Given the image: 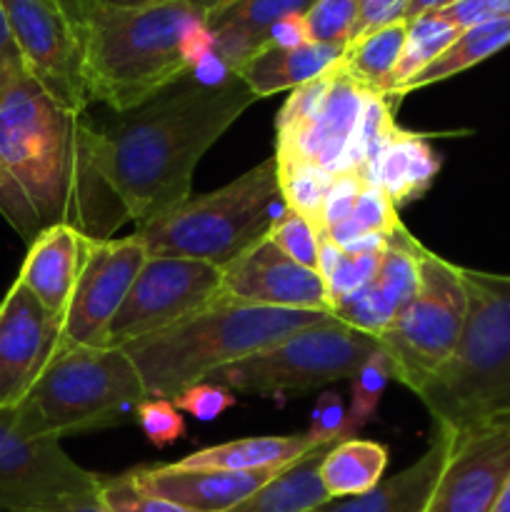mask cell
Wrapping results in <instances>:
<instances>
[{
	"label": "cell",
	"instance_id": "6da1fadb",
	"mask_svg": "<svg viewBox=\"0 0 510 512\" xmlns=\"http://www.w3.org/2000/svg\"><path fill=\"white\" fill-rule=\"evenodd\" d=\"M0 215L28 245L55 225L108 240L128 223L103 170L100 130L33 75L0 103Z\"/></svg>",
	"mask_w": 510,
	"mask_h": 512
},
{
	"label": "cell",
	"instance_id": "7a4b0ae2",
	"mask_svg": "<svg viewBox=\"0 0 510 512\" xmlns=\"http://www.w3.org/2000/svg\"><path fill=\"white\" fill-rule=\"evenodd\" d=\"M255 100L238 73L215 85L188 73L105 125L103 170L128 220L140 228L185 203L200 158Z\"/></svg>",
	"mask_w": 510,
	"mask_h": 512
},
{
	"label": "cell",
	"instance_id": "3957f363",
	"mask_svg": "<svg viewBox=\"0 0 510 512\" xmlns=\"http://www.w3.org/2000/svg\"><path fill=\"white\" fill-rule=\"evenodd\" d=\"M83 35L88 98L128 113L178 83L215 50L205 15L190 0L113 8L68 0Z\"/></svg>",
	"mask_w": 510,
	"mask_h": 512
},
{
	"label": "cell",
	"instance_id": "277c9868",
	"mask_svg": "<svg viewBox=\"0 0 510 512\" xmlns=\"http://www.w3.org/2000/svg\"><path fill=\"white\" fill-rule=\"evenodd\" d=\"M328 318V313L270 308L220 295L188 318L128 343L123 350L148 395L173 400L190 385L213 378L225 365Z\"/></svg>",
	"mask_w": 510,
	"mask_h": 512
},
{
	"label": "cell",
	"instance_id": "5b68a950",
	"mask_svg": "<svg viewBox=\"0 0 510 512\" xmlns=\"http://www.w3.org/2000/svg\"><path fill=\"white\" fill-rule=\"evenodd\" d=\"M468 315L453 358L418 390L433 428L460 435L510 420V275L463 268Z\"/></svg>",
	"mask_w": 510,
	"mask_h": 512
},
{
	"label": "cell",
	"instance_id": "8992f818",
	"mask_svg": "<svg viewBox=\"0 0 510 512\" xmlns=\"http://www.w3.org/2000/svg\"><path fill=\"white\" fill-rule=\"evenodd\" d=\"M145 398L148 390L123 348H65L13 408L15 430L28 440H60L113 428L135 420Z\"/></svg>",
	"mask_w": 510,
	"mask_h": 512
},
{
	"label": "cell",
	"instance_id": "52a82bcc",
	"mask_svg": "<svg viewBox=\"0 0 510 512\" xmlns=\"http://www.w3.org/2000/svg\"><path fill=\"white\" fill-rule=\"evenodd\" d=\"M285 210L278 160L270 155L215 193L188 198L153 223L140 225L135 235L148 255H175L223 268L268 238Z\"/></svg>",
	"mask_w": 510,
	"mask_h": 512
},
{
	"label": "cell",
	"instance_id": "ba28073f",
	"mask_svg": "<svg viewBox=\"0 0 510 512\" xmlns=\"http://www.w3.org/2000/svg\"><path fill=\"white\" fill-rule=\"evenodd\" d=\"M378 350V338L330 315L323 323L298 330L238 363L225 365L210 380L225 385L235 395L308 393L350 380Z\"/></svg>",
	"mask_w": 510,
	"mask_h": 512
},
{
	"label": "cell",
	"instance_id": "9c48e42d",
	"mask_svg": "<svg viewBox=\"0 0 510 512\" xmlns=\"http://www.w3.org/2000/svg\"><path fill=\"white\" fill-rule=\"evenodd\" d=\"M465 315L463 268L425 248L418 293L378 335L380 348L393 363V378L418 393L453 358L463 338Z\"/></svg>",
	"mask_w": 510,
	"mask_h": 512
},
{
	"label": "cell",
	"instance_id": "30bf717a",
	"mask_svg": "<svg viewBox=\"0 0 510 512\" xmlns=\"http://www.w3.org/2000/svg\"><path fill=\"white\" fill-rule=\"evenodd\" d=\"M223 268L203 260L148 255L128 298L105 330L103 345L125 348L220 298Z\"/></svg>",
	"mask_w": 510,
	"mask_h": 512
},
{
	"label": "cell",
	"instance_id": "8fae6325",
	"mask_svg": "<svg viewBox=\"0 0 510 512\" xmlns=\"http://www.w3.org/2000/svg\"><path fill=\"white\" fill-rule=\"evenodd\" d=\"M30 75L50 98L70 110H85L83 35L68 0H0Z\"/></svg>",
	"mask_w": 510,
	"mask_h": 512
},
{
	"label": "cell",
	"instance_id": "7c38bea8",
	"mask_svg": "<svg viewBox=\"0 0 510 512\" xmlns=\"http://www.w3.org/2000/svg\"><path fill=\"white\" fill-rule=\"evenodd\" d=\"M145 260L148 250L135 233L95 240L63 313V350L103 345L105 330L128 298Z\"/></svg>",
	"mask_w": 510,
	"mask_h": 512
},
{
	"label": "cell",
	"instance_id": "4fadbf2b",
	"mask_svg": "<svg viewBox=\"0 0 510 512\" xmlns=\"http://www.w3.org/2000/svg\"><path fill=\"white\" fill-rule=\"evenodd\" d=\"M103 475L80 468L58 440H28L0 408V505H35L98 493Z\"/></svg>",
	"mask_w": 510,
	"mask_h": 512
},
{
	"label": "cell",
	"instance_id": "5bb4252c",
	"mask_svg": "<svg viewBox=\"0 0 510 512\" xmlns=\"http://www.w3.org/2000/svg\"><path fill=\"white\" fill-rule=\"evenodd\" d=\"M60 350L63 315L15 280L0 303V408H18Z\"/></svg>",
	"mask_w": 510,
	"mask_h": 512
},
{
	"label": "cell",
	"instance_id": "9a60e30c",
	"mask_svg": "<svg viewBox=\"0 0 510 512\" xmlns=\"http://www.w3.org/2000/svg\"><path fill=\"white\" fill-rule=\"evenodd\" d=\"M510 478V420L453 435L425 512H493Z\"/></svg>",
	"mask_w": 510,
	"mask_h": 512
},
{
	"label": "cell",
	"instance_id": "2e32d148",
	"mask_svg": "<svg viewBox=\"0 0 510 512\" xmlns=\"http://www.w3.org/2000/svg\"><path fill=\"white\" fill-rule=\"evenodd\" d=\"M220 295L253 305L333 315L323 275L295 263L270 238L258 240L243 255L223 265Z\"/></svg>",
	"mask_w": 510,
	"mask_h": 512
},
{
	"label": "cell",
	"instance_id": "e0dca14e",
	"mask_svg": "<svg viewBox=\"0 0 510 512\" xmlns=\"http://www.w3.org/2000/svg\"><path fill=\"white\" fill-rule=\"evenodd\" d=\"M368 90L360 88L343 68L333 65V80L320 108L305 123L275 133L278 163H310L325 173H343L350 145L363 115Z\"/></svg>",
	"mask_w": 510,
	"mask_h": 512
},
{
	"label": "cell",
	"instance_id": "ac0fdd59",
	"mask_svg": "<svg viewBox=\"0 0 510 512\" xmlns=\"http://www.w3.org/2000/svg\"><path fill=\"white\" fill-rule=\"evenodd\" d=\"M285 468L288 465L263 470H213L178 468L168 463L135 468L133 475L148 493L173 500L193 512H228Z\"/></svg>",
	"mask_w": 510,
	"mask_h": 512
},
{
	"label": "cell",
	"instance_id": "d6986e66",
	"mask_svg": "<svg viewBox=\"0 0 510 512\" xmlns=\"http://www.w3.org/2000/svg\"><path fill=\"white\" fill-rule=\"evenodd\" d=\"M93 243L95 238L70 225H55L28 245L18 280L45 308L63 315Z\"/></svg>",
	"mask_w": 510,
	"mask_h": 512
},
{
	"label": "cell",
	"instance_id": "ffe728a7",
	"mask_svg": "<svg viewBox=\"0 0 510 512\" xmlns=\"http://www.w3.org/2000/svg\"><path fill=\"white\" fill-rule=\"evenodd\" d=\"M450 448H453V435L435 430L428 450L413 465L400 470L393 478H383L368 493L330 500L315 512H425L440 473L448 463Z\"/></svg>",
	"mask_w": 510,
	"mask_h": 512
},
{
	"label": "cell",
	"instance_id": "44dd1931",
	"mask_svg": "<svg viewBox=\"0 0 510 512\" xmlns=\"http://www.w3.org/2000/svg\"><path fill=\"white\" fill-rule=\"evenodd\" d=\"M313 5L315 0H233L225 8L205 15V20L218 55L238 70V65L268 40L270 30L280 20L305 15Z\"/></svg>",
	"mask_w": 510,
	"mask_h": 512
},
{
	"label": "cell",
	"instance_id": "7402d4cb",
	"mask_svg": "<svg viewBox=\"0 0 510 512\" xmlns=\"http://www.w3.org/2000/svg\"><path fill=\"white\" fill-rule=\"evenodd\" d=\"M345 48L323 43H303L285 48V45H260L248 60L238 65V78L253 90L255 98H270L283 90L300 88L308 80L318 78L343 58Z\"/></svg>",
	"mask_w": 510,
	"mask_h": 512
},
{
	"label": "cell",
	"instance_id": "603a6c76",
	"mask_svg": "<svg viewBox=\"0 0 510 512\" xmlns=\"http://www.w3.org/2000/svg\"><path fill=\"white\" fill-rule=\"evenodd\" d=\"M438 173L440 155L433 150L428 135L398 125L380 155L375 185H380L395 208H400L428 193Z\"/></svg>",
	"mask_w": 510,
	"mask_h": 512
},
{
	"label": "cell",
	"instance_id": "cb8c5ba5",
	"mask_svg": "<svg viewBox=\"0 0 510 512\" xmlns=\"http://www.w3.org/2000/svg\"><path fill=\"white\" fill-rule=\"evenodd\" d=\"M320 448L308 433L295 435H260V438H240L223 445H210L193 455L180 458L178 468H213V470H263L283 468L295 463L310 450Z\"/></svg>",
	"mask_w": 510,
	"mask_h": 512
},
{
	"label": "cell",
	"instance_id": "d4e9b609",
	"mask_svg": "<svg viewBox=\"0 0 510 512\" xmlns=\"http://www.w3.org/2000/svg\"><path fill=\"white\" fill-rule=\"evenodd\" d=\"M333 445L310 450L228 512H315L323 508L333 498L320 478V463Z\"/></svg>",
	"mask_w": 510,
	"mask_h": 512
},
{
	"label": "cell",
	"instance_id": "484cf974",
	"mask_svg": "<svg viewBox=\"0 0 510 512\" xmlns=\"http://www.w3.org/2000/svg\"><path fill=\"white\" fill-rule=\"evenodd\" d=\"M388 445L378 440L348 438L335 443L320 463V478L333 500L355 498L383 480L388 468Z\"/></svg>",
	"mask_w": 510,
	"mask_h": 512
},
{
	"label": "cell",
	"instance_id": "4316f807",
	"mask_svg": "<svg viewBox=\"0 0 510 512\" xmlns=\"http://www.w3.org/2000/svg\"><path fill=\"white\" fill-rule=\"evenodd\" d=\"M408 20L383 25V28L365 33L348 43L340 68L368 93L390 95L395 83V68L403 55Z\"/></svg>",
	"mask_w": 510,
	"mask_h": 512
},
{
	"label": "cell",
	"instance_id": "83f0119b",
	"mask_svg": "<svg viewBox=\"0 0 510 512\" xmlns=\"http://www.w3.org/2000/svg\"><path fill=\"white\" fill-rule=\"evenodd\" d=\"M508 45H510V18H495V20H488V23L473 25V28L463 30V33L455 38V43L450 45L445 53H440L428 68L420 70V73L415 75V78H410L403 88L395 90L393 98L400 100L403 95L413 93V90L428 88V85L455 78L458 73L483 63V60H488L490 55L500 53V50L508 48Z\"/></svg>",
	"mask_w": 510,
	"mask_h": 512
},
{
	"label": "cell",
	"instance_id": "f1b7e54d",
	"mask_svg": "<svg viewBox=\"0 0 510 512\" xmlns=\"http://www.w3.org/2000/svg\"><path fill=\"white\" fill-rule=\"evenodd\" d=\"M423 250V245L408 233L405 225H400L388 238L383 258H380V268L373 278V288L383 295V300L395 310V315L418 293Z\"/></svg>",
	"mask_w": 510,
	"mask_h": 512
},
{
	"label": "cell",
	"instance_id": "f546056e",
	"mask_svg": "<svg viewBox=\"0 0 510 512\" xmlns=\"http://www.w3.org/2000/svg\"><path fill=\"white\" fill-rule=\"evenodd\" d=\"M460 33H463V30H458L453 23L440 18L438 13H425L408 20V35H405L400 63L398 68H395V83L390 98L395 95V90L403 88V85L408 83L410 78H415L420 70L428 68L440 53H445V50L455 43V38H458Z\"/></svg>",
	"mask_w": 510,
	"mask_h": 512
},
{
	"label": "cell",
	"instance_id": "4dcf8cb0",
	"mask_svg": "<svg viewBox=\"0 0 510 512\" xmlns=\"http://www.w3.org/2000/svg\"><path fill=\"white\" fill-rule=\"evenodd\" d=\"M380 258L383 253H345L328 238V233H320L318 273L328 285L330 303H338L345 295L373 283Z\"/></svg>",
	"mask_w": 510,
	"mask_h": 512
},
{
	"label": "cell",
	"instance_id": "1f68e13d",
	"mask_svg": "<svg viewBox=\"0 0 510 512\" xmlns=\"http://www.w3.org/2000/svg\"><path fill=\"white\" fill-rule=\"evenodd\" d=\"M278 175L285 205L308 218L323 233L325 198H328L333 175L310 163H278Z\"/></svg>",
	"mask_w": 510,
	"mask_h": 512
},
{
	"label": "cell",
	"instance_id": "d6a6232c",
	"mask_svg": "<svg viewBox=\"0 0 510 512\" xmlns=\"http://www.w3.org/2000/svg\"><path fill=\"white\" fill-rule=\"evenodd\" d=\"M390 380H395L393 363H390V358L385 355L383 348L375 355H370V358L360 365L358 373L350 378V405L348 418H345V433H348V438H355L358 430L375 418L380 398H383Z\"/></svg>",
	"mask_w": 510,
	"mask_h": 512
},
{
	"label": "cell",
	"instance_id": "836d02e7",
	"mask_svg": "<svg viewBox=\"0 0 510 512\" xmlns=\"http://www.w3.org/2000/svg\"><path fill=\"white\" fill-rule=\"evenodd\" d=\"M98 500L105 512H193L183 505L165 500L160 495L148 493L143 485L135 480L133 470L110 478H100Z\"/></svg>",
	"mask_w": 510,
	"mask_h": 512
},
{
	"label": "cell",
	"instance_id": "e575fe53",
	"mask_svg": "<svg viewBox=\"0 0 510 512\" xmlns=\"http://www.w3.org/2000/svg\"><path fill=\"white\" fill-rule=\"evenodd\" d=\"M360 0H315L313 8L303 15L305 30L313 43L348 48L358 23Z\"/></svg>",
	"mask_w": 510,
	"mask_h": 512
},
{
	"label": "cell",
	"instance_id": "d590c367",
	"mask_svg": "<svg viewBox=\"0 0 510 512\" xmlns=\"http://www.w3.org/2000/svg\"><path fill=\"white\" fill-rule=\"evenodd\" d=\"M333 315L338 320H343L345 325H350V328L378 338V335L393 323L395 310L385 303L383 295H380L378 290L373 288V283H370L365 285V288L340 298L338 303H333Z\"/></svg>",
	"mask_w": 510,
	"mask_h": 512
},
{
	"label": "cell",
	"instance_id": "8d00e7d4",
	"mask_svg": "<svg viewBox=\"0 0 510 512\" xmlns=\"http://www.w3.org/2000/svg\"><path fill=\"white\" fill-rule=\"evenodd\" d=\"M268 238L273 240V243L288 255V258H293L295 263L318 270L320 230L315 228L308 218H303V215L288 208L283 215H280L278 223L273 225Z\"/></svg>",
	"mask_w": 510,
	"mask_h": 512
},
{
	"label": "cell",
	"instance_id": "74e56055",
	"mask_svg": "<svg viewBox=\"0 0 510 512\" xmlns=\"http://www.w3.org/2000/svg\"><path fill=\"white\" fill-rule=\"evenodd\" d=\"M135 420H138L140 430L148 438V443H153L155 448H168V445L185 438V418L178 410V405L170 398L148 395L138 405Z\"/></svg>",
	"mask_w": 510,
	"mask_h": 512
},
{
	"label": "cell",
	"instance_id": "f35d334b",
	"mask_svg": "<svg viewBox=\"0 0 510 512\" xmlns=\"http://www.w3.org/2000/svg\"><path fill=\"white\" fill-rule=\"evenodd\" d=\"M353 220L360 225L363 233H380V235H393L400 228L398 208L393 200L388 198L380 185H363L358 200L353 208Z\"/></svg>",
	"mask_w": 510,
	"mask_h": 512
},
{
	"label": "cell",
	"instance_id": "ab89813d",
	"mask_svg": "<svg viewBox=\"0 0 510 512\" xmlns=\"http://www.w3.org/2000/svg\"><path fill=\"white\" fill-rule=\"evenodd\" d=\"M173 403L178 405L180 413H188L193 415L195 420L208 423V420H215L220 418V415L228 413V410L238 403V398H235L233 390L225 388V385L208 383V380H205V383L190 385L183 393L175 395Z\"/></svg>",
	"mask_w": 510,
	"mask_h": 512
},
{
	"label": "cell",
	"instance_id": "60d3db41",
	"mask_svg": "<svg viewBox=\"0 0 510 512\" xmlns=\"http://www.w3.org/2000/svg\"><path fill=\"white\" fill-rule=\"evenodd\" d=\"M345 418H348V405L338 390H323L313 408L310 428L305 433L320 445H333L340 440H348L345 433Z\"/></svg>",
	"mask_w": 510,
	"mask_h": 512
},
{
	"label": "cell",
	"instance_id": "b9f144b4",
	"mask_svg": "<svg viewBox=\"0 0 510 512\" xmlns=\"http://www.w3.org/2000/svg\"><path fill=\"white\" fill-rule=\"evenodd\" d=\"M30 75L28 63H25V55L20 50L18 40H15L13 28L8 23V15H5L3 5H0V103L5 100V95L15 88L18 83H23Z\"/></svg>",
	"mask_w": 510,
	"mask_h": 512
},
{
	"label": "cell",
	"instance_id": "7bdbcfd3",
	"mask_svg": "<svg viewBox=\"0 0 510 512\" xmlns=\"http://www.w3.org/2000/svg\"><path fill=\"white\" fill-rule=\"evenodd\" d=\"M363 178L358 173H335L330 180L328 198H325V210H323V223L325 230L330 225L340 223V220L350 218L355 208V200H358L360 190H363Z\"/></svg>",
	"mask_w": 510,
	"mask_h": 512
},
{
	"label": "cell",
	"instance_id": "ee69618b",
	"mask_svg": "<svg viewBox=\"0 0 510 512\" xmlns=\"http://www.w3.org/2000/svg\"><path fill=\"white\" fill-rule=\"evenodd\" d=\"M408 5L410 0H360L358 23H355L353 40L365 33H373V30L383 28V25L405 20ZM353 40H350V43H353Z\"/></svg>",
	"mask_w": 510,
	"mask_h": 512
},
{
	"label": "cell",
	"instance_id": "f6af8a7d",
	"mask_svg": "<svg viewBox=\"0 0 510 512\" xmlns=\"http://www.w3.org/2000/svg\"><path fill=\"white\" fill-rule=\"evenodd\" d=\"M0 512H105V508L100 505L98 493H95V495H83V498L53 500V503L0 505Z\"/></svg>",
	"mask_w": 510,
	"mask_h": 512
},
{
	"label": "cell",
	"instance_id": "bcb514c9",
	"mask_svg": "<svg viewBox=\"0 0 510 512\" xmlns=\"http://www.w3.org/2000/svg\"><path fill=\"white\" fill-rule=\"evenodd\" d=\"M478 8L483 20L510 18V0H478Z\"/></svg>",
	"mask_w": 510,
	"mask_h": 512
},
{
	"label": "cell",
	"instance_id": "7dc6e473",
	"mask_svg": "<svg viewBox=\"0 0 510 512\" xmlns=\"http://www.w3.org/2000/svg\"><path fill=\"white\" fill-rule=\"evenodd\" d=\"M450 3H455V0H410L405 20H413V18H418V15L433 13V10L445 8V5H450Z\"/></svg>",
	"mask_w": 510,
	"mask_h": 512
},
{
	"label": "cell",
	"instance_id": "c3c4849f",
	"mask_svg": "<svg viewBox=\"0 0 510 512\" xmlns=\"http://www.w3.org/2000/svg\"><path fill=\"white\" fill-rule=\"evenodd\" d=\"M100 5H113V8H148V5L173 3V0H93Z\"/></svg>",
	"mask_w": 510,
	"mask_h": 512
},
{
	"label": "cell",
	"instance_id": "681fc988",
	"mask_svg": "<svg viewBox=\"0 0 510 512\" xmlns=\"http://www.w3.org/2000/svg\"><path fill=\"white\" fill-rule=\"evenodd\" d=\"M190 3H193L195 8H198L203 15H210V13H215V10H220V8H225V5H230V3H233V0H190Z\"/></svg>",
	"mask_w": 510,
	"mask_h": 512
},
{
	"label": "cell",
	"instance_id": "f907efd6",
	"mask_svg": "<svg viewBox=\"0 0 510 512\" xmlns=\"http://www.w3.org/2000/svg\"><path fill=\"white\" fill-rule=\"evenodd\" d=\"M493 512H510V478H508V483H505L503 493H500V498H498V503H495Z\"/></svg>",
	"mask_w": 510,
	"mask_h": 512
}]
</instances>
